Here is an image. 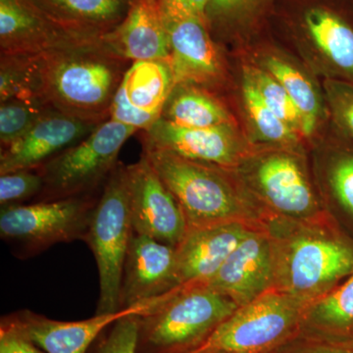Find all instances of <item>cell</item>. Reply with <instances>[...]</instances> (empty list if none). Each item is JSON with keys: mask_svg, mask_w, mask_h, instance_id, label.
<instances>
[{"mask_svg": "<svg viewBox=\"0 0 353 353\" xmlns=\"http://www.w3.org/2000/svg\"><path fill=\"white\" fill-rule=\"evenodd\" d=\"M104 38L26 57L34 97L72 117L97 124L108 120L129 61L118 55Z\"/></svg>", "mask_w": 353, "mask_h": 353, "instance_id": "1", "label": "cell"}, {"mask_svg": "<svg viewBox=\"0 0 353 353\" xmlns=\"http://www.w3.org/2000/svg\"><path fill=\"white\" fill-rule=\"evenodd\" d=\"M275 256L274 290L312 303L353 273V240L328 219L294 221L268 213Z\"/></svg>", "mask_w": 353, "mask_h": 353, "instance_id": "2", "label": "cell"}, {"mask_svg": "<svg viewBox=\"0 0 353 353\" xmlns=\"http://www.w3.org/2000/svg\"><path fill=\"white\" fill-rule=\"evenodd\" d=\"M182 209L188 230L227 222L261 224L268 212L243 196L227 169L170 152L143 150Z\"/></svg>", "mask_w": 353, "mask_h": 353, "instance_id": "3", "label": "cell"}, {"mask_svg": "<svg viewBox=\"0 0 353 353\" xmlns=\"http://www.w3.org/2000/svg\"><path fill=\"white\" fill-rule=\"evenodd\" d=\"M239 308L206 285H181L166 301L139 316L138 353H185L201 345Z\"/></svg>", "mask_w": 353, "mask_h": 353, "instance_id": "4", "label": "cell"}, {"mask_svg": "<svg viewBox=\"0 0 353 353\" xmlns=\"http://www.w3.org/2000/svg\"><path fill=\"white\" fill-rule=\"evenodd\" d=\"M307 306L272 289L240 306L201 345L185 353H280L303 331Z\"/></svg>", "mask_w": 353, "mask_h": 353, "instance_id": "5", "label": "cell"}, {"mask_svg": "<svg viewBox=\"0 0 353 353\" xmlns=\"http://www.w3.org/2000/svg\"><path fill=\"white\" fill-rule=\"evenodd\" d=\"M132 233L127 166L118 164L103 183L85 239L99 270V296L95 314H109L122 309L121 285Z\"/></svg>", "mask_w": 353, "mask_h": 353, "instance_id": "6", "label": "cell"}, {"mask_svg": "<svg viewBox=\"0 0 353 353\" xmlns=\"http://www.w3.org/2000/svg\"><path fill=\"white\" fill-rule=\"evenodd\" d=\"M137 131L111 119L101 123L82 141L38 169L43 178L39 201L92 194L108 181L123 145Z\"/></svg>", "mask_w": 353, "mask_h": 353, "instance_id": "7", "label": "cell"}, {"mask_svg": "<svg viewBox=\"0 0 353 353\" xmlns=\"http://www.w3.org/2000/svg\"><path fill=\"white\" fill-rule=\"evenodd\" d=\"M97 199L92 194L1 208L0 236L21 257L57 243L85 241Z\"/></svg>", "mask_w": 353, "mask_h": 353, "instance_id": "8", "label": "cell"}, {"mask_svg": "<svg viewBox=\"0 0 353 353\" xmlns=\"http://www.w3.org/2000/svg\"><path fill=\"white\" fill-rule=\"evenodd\" d=\"M127 180L134 233L176 248L187 233V221L145 154L127 166Z\"/></svg>", "mask_w": 353, "mask_h": 353, "instance_id": "9", "label": "cell"}, {"mask_svg": "<svg viewBox=\"0 0 353 353\" xmlns=\"http://www.w3.org/2000/svg\"><path fill=\"white\" fill-rule=\"evenodd\" d=\"M250 179L268 212L294 221L324 217L311 183L296 155L272 152L253 162Z\"/></svg>", "mask_w": 353, "mask_h": 353, "instance_id": "10", "label": "cell"}, {"mask_svg": "<svg viewBox=\"0 0 353 353\" xmlns=\"http://www.w3.org/2000/svg\"><path fill=\"white\" fill-rule=\"evenodd\" d=\"M171 294L172 290L164 296L121 309L118 312L95 314L82 321H57L29 310L14 313L3 319L46 353H87L108 327L127 316L146 314L166 301Z\"/></svg>", "mask_w": 353, "mask_h": 353, "instance_id": "11", "label": "cell"}, {"mask_svg": "<svg viewBox=\"0 0 353 353\" xmlns=\"http://www.w3.org/2000/svg\"><path fill=\"white\" fill-rule=\"evenodd\" d=\"M104 36L70 29L44 12L34 0H0L1 55L34 57Z\"/></svg>", "mask_w": 353, "mask_h": 353, "instance_id": "12", "label": "cell"}, {"mask_svg": "<svg viewBox=\"0 0 353 353\" xmlns=\"http://www.w3.org/2000/svg\"><path fill=\"white\" fill-rule=\"evenodd\" d=\"M273 240L262 223L252 228L206 287L218 290L240 306L259 299L274 288Z\"/></svg>", "mask_w": 353, "mask_h": 353, "instance_id": "13", "label": "cell"}, {"mask_svg": "<svg viewBox=\"0 0 353 353\" xmlns=\"http://www.w3.org/2000/svg\"><path fill=\"white\" fill-rule=\"evenodd\" d=\"M143 150L170 152L185 159L232 170L245 157L233 126L185 128L160 118L141 134Z\"/></svg>", "mask_w": 353, "mask_h": 353, "instance_id": "14", "label": "cell"}, {"mask_svg": "<svg viewBox=\"0 0 353 353\" xmlns=\"http://www.w3.org/2000/svg\"><path fill=\"white\" fill-rule=\"evenodd\" d=\"M179 287L175 246L132 233L121 285V308L152 301Z\"/></svg>", "mask_w": 353, "mask_h": 353, "instance_id": "15", "label": "cell"}, {"mask_svg": "<svg viewBox=\"0 0 353 353\" xmlns=\"http://www.w3.org/2000/svg\"><path fill=\"white\" fill-rule=\"evenodd\" d=\"M99 124L52 111L24 136L1 148L0 174L36 170L88 137Z\"/></svg>", "mask_w": 353, "mask_h": 353, "instance_id": "16", "label": "cell"}, {"mask_svg": "<svg viewBox=\"0 0 353 353\" xmlns=\"http://www.w3.org/2000/svg\"><path fill=\"white\" fill-rule=\"evenodd\" d=\"M261 224L236 221L188 230L176 246L179 285H205L250 230Z\"/></svg>", "mask_w": 353, "mask_h": 353, "instance_id": "17", "label": "cell"}, {"mask_svg": "<svg viewBox=\"0 0 353 353\" xmlns=\"http://www.w3.org/2000/svg\"><path fill=\"white\" fill-rule=\"evenodd\" d=\"M166 26L170 41L169 63L175 87L187 83L203 88L219 83L224 68L208 22L188 18Z\"/></svg>", "mask_w": 353, "mask_h": 353, "instance_id": "18", "label": "cell"}, {"mask_svg": "<svg viewBox=\"0 0 353 353\" xmlns=\"http://www.w3.org/2000/svg\"><path fill=\"white\" fill-rule=\"evenodd\" d=\"M104 39L127 61H170V41L159 0H130L124 19Z\"/></svg>", "mask_w": 353, "mask_h": 353, "instance_id": "19", "label": "cell"}, {"mask_svg": "<svg viewBox=\"0 0 353 353\" xmlns=\"http://www.w3.org/2000/svg\"><path fill=\"white\" fill-rule=\"evenodd\" d=\"M297 26L343 81L353 83L352 21L331 4L312 2L299 11Z\"/></svg>", "mask_w": 353, "mask_h": 353, "instance_id": "20", "label": "cell"}, {"mask_svg": "<svg viewBox=\"0 0 353 353\" xmlns=\"http://www.w3.org/2000/svg\"><path fill=\"white\" fill-rule=\"evenodd\" d=\"M53 19L76 31L104 36L122 22L130 0H34Z\"/></svg>", "mask_w": 353, "mask_h": 353, "instance_id": "21", "label": "cell"}, {"mask_svg": "<svg viewBox=\"0 0 353 353\" xmlns=\"http://www.w3.org/2000/svg\"><path fill=\"white\" fill-rule=\"evenodd\" d=\"M175 88L170 63L163 60L132 62L125 72L118 92L132 108L161 117Z\"/></svg>", "mask_w": 353, "mask_h": 353, "instance_id": "22", "label": "cell"}, {"mask_svg": "<svg viewBox=\"0 0 353 353\" xmlns=\"http://www.w3.org/2000/svg\"><path fill=\"white\" fill-rule=\"evenodd\" d=\"M303 330L322 341H353V273L328 294L309 304Z\"/></svg>", "mask_w": 353, "mask_h": 353, "instance_id": "23", "label": "cell"}, {"mask_svg": "<svg viewBox=\"0 0 353 353\" xmlns=\"http://www.w3.org/2000/svg\"><path fill=\"white\" fill-rule=\"evenodd\" d=\"M162 119L185 128L233 126L229 111L204 88L178 85L165 104Z\"/></svg>", "mask_w": 353, "mask_h": 353, "instance_id": "24", "label": "cell"}, {"mask_svg": "<svg viewBox=\"0 0 353 353\" xmlns=\"http://www.w3.org/2000/svg\"><path fill=\"white\" fill-rule=\"evenodd\" d=\"M264 68L285 88L294 102L301 118V134L311 136L322 114V101L314 85L299 69L281 58H265Z\"/></svg>", "mask_w": 353, "mask_h": 353, "instance_id": "25", "label": "cell"}, {"mask_svg": "<svg viewBox=\"0 0 353 353\" xmlns=\"http://www.w3.org/2000/svg\"><path fill=\"white\" fill-rule=\"evenodd\" d=\"M243 97L250 122L262 141L290 148L299 143V134L266 105L246 75L243 78Z\"/></svg>", "mask_w": 353, "mask_h": 353, "instance_id": "26", "label": "cell"}, {"mask_svg": "<svg viewBox=\"0 0 353 353\" xmlns=\"http://www.w3.org/2000/svg\"><path fill=\"white\" fill-rule=\"evenodd\" d=\"M38 97L13 99L0 103V143L7 148L24 136L41 118L52 112Z\"/></svg>", "mask_w": 353, "mask_h": 353, "instance_id": "27", "label": "cell"}, {"mask_svg": "<svg viewBox=\"0 0 353 353\" xmlns=\"http://www.w3.org/2000/svg\"><path fill=\"white\" fill-rule=\"evenodd\" d=\"M245 75L257 88L266 105L297 134H301V115L285 88L266 70L248 68Z\"/></svg>", "mask_w": 353, "mask_h": 353, "instance_id": "28", "label": "cell"}, {"mask_svg": "<svg viewBox=\"0 0 353 353\" xmlns=\"http://www.w3.org/2000/svg\"><path fill=\"white\" fill-rule=\"evenodd\" d=\"M43 189V178L38 169L0 174L1 208L18 205L31 197H38Z\"/></svg>", "mask_w": 353, "mask_h": 353, "instance_id": "29", "label": "cell"}, {"mask_svg": "<svg viewBox=\"0 0 353 353\" xmlns=\"http://www.w3.org/2000/svg\"><path fill=\"white\" fill-rule=\"evenodd\" d=\"M271 0H210L208 9L211 23L223 26L250 24Z\"/></svg>", "mask_w": 353, "mask_h": 353, "instance_id": "30", "label": "cell"}, {"mask_svg": "<svg viewBox=\"0 0 353 353\" xmlns=\"http://www.w3.org/2000/svg\"><path fill=\"white\" fill-rule=\"evenodd\" d=\"M328 183L334 201L353 221V150H343L332 160Z\"/></svg>", "mask_w": 353, "mask_h": 353, "instance_id": "31", "label": "cell"}, {"mask_svg": "<svg viewBox=\"0 0 353 353\" xmlns=\"http://www.w3.org/2000/svg\"><path fill=\"white\" fill-rule=\"evenodd\" d=\"M139 315L121 318L101 339L92 353H138Z\"/></svg>", "mask_w": 353, "mask_h": 353, "instance_id": "32", "label": "cell"}, {"mask_svg": "<svg viewBox=\"0 0 353 353\" xmlns=\"http://www.w3.org/2000/svg\"><path fill=\"white\" fill-rule=\"evenodd\" d=\"M326 88L334 122L341 134L353 143V83L331 80Z\"/></svg>", "mask_w": 353, "mask_h": 353, "instance_id": "33", "label": "cell"}, {"mask_svg": "<svg viewBox=\"0 0 353 353\" xmlns=\"http://www.w3.org/2000/svg\"><path fill=\"white\" fill-rule=\"evenodd\" d=\"M209 1L210 0H159V4L166 24L188 18H197L208 22Z\"/></svg>", "mask_w": 353, "mask_h": 353, "instance_id": "34", "label": "cell"}, {"mask_svg": "<svg viewBox=\"0 0 353 353\" xmlns=\"http://www.w3.org/2000/svg\"><path fill=\"white\" fill-rule=\"evenodd\" d=\"M0 353H46L6 320L0 326Z\"/></svg>", "mask_w": 353, "mask_h": 353, "instance_id": "35", "label": "cell"}, {"mask_svg": "<svg viewBox=\"0 0 353 353\" xmlns=\"http://www.w3.org/2000/svg\"><path fill=\"white\" fill-rule=\"evenodd\" d=\"M296 353H353V341H322Z\"/></svg>", "mask_w": 353, "mask_h": 353, "instance_id": "36", "label": "cell"}, {"mask_svg": "<svg viewBox=\"0 0 353 353\" xmlns=\"http://www.w3.org/2000/svg\"><path fill=\"white\" fill-rule=\"evenodd\" d=\"M352 4H353V0H352Z\"/></svg>", "mask_w": 353, "mask_h": 353, "instance_id": "37", "label": "cell"}, {"mask_svg": "<svg viewBox=\"0 0 353 353\" xmlns=\"http://www.w3.org/2000/svg\"></svg>", "mask_w": 353, "mask_h": 353, "instance_id": "38", "label": "cell"}]
</instances>
